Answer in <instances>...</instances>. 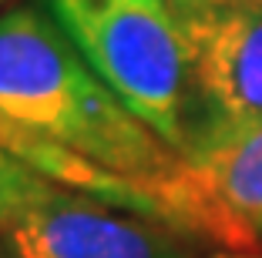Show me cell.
Instances as JSON below:
<instances>
[{
	"mask_svg": "<svg viewBox=\"0 0 262 258\" xmlns=\"http://www.w3.org/2000/svg\"><path fill=\"white\" fill-rule=\"evenodd\" d=\"M0 145L57 188L215 245H252L182 154L131 111L34 7L0 14Z\"/></svg>",
	"mask_w": 262,
	"mask_h": 258,
	"instance_id": "1",
	"label": "cell"
},
{
	"mask_svg": "<svg viewBox=\"0 0 262 258\" xmlns=\"http://www.w3.org/2000/svg\"><path fill=\"white\" fill-rule=\"evenodd\" d=\"M88 67L171 145L185 148L188 51L171 0H44Z\"/></svg>",
	"mask_w": 262,
	"mask_h": 258,
	"instance_id": "2",
	"label": "cell"
},
{
	"mask_svg": "<svg viewBox=\"0 0 262 258\" xmlns=\"http://www.w3.org/2000/svg\"><path fill=\"white\" fill-rule=\"evenodd\" d=\"M188 51L182 158L262 124V4L178 7Z\"/></svg>",
	"mask_w": 262,
	"mask_h": 258,
	"instance_id": "3",
	"label": "cell"
},
{
	"mask_svg": "<svg viewBox=\"0 0 262 258\" xmlns=\"http://www.w3.org/2000/svg\"><path fill=\"white\" fill-rule=\"evenodd\" d=\"M17 258H199V238L178 228L54 188L0 235Z\"/></svg>",
	"mask_w": 262,
	"mask_h": 258,
	"instance_id": "4",
	"label": "cell"
},
{
	"mask_svg": "<svg viewBox=\"0 0 262 258\" xmlns=\"http://www.w3.org/2000/svg\"><path fill=\"white\" fill-rule=\"evenodd\" d=\"M185 161L225 215L262 235V124L199 148Z\"/></svg>",
	"mask_w": 262,
	"mask_h": 258,
	"instance_id": "5",
	"label": "cell"
},
{
	"mask_svg": "<svg viewBox=\"0 0 262 258\" xmlns=\"http://www.w3.org/2000/svg\"><path fill=\"white\" fill-rule=\"evenodd\" d=\"M54 188V181H47L44 175H37L0 145V235L14 221H20L34 205H40Z\"/></svg>",
	"mask_w": 262,
	"mask_h": 258,
	"instance_id": "6",
	"label": "cell"
},
{
	"mask_svg": "<svg viewBox=\"0 0 262 258\" xmlns=\"http://www.w3.org/2000/svg\"><path fill=\"white\" fill-rule=\"evenodd\" d=\"M175 7H199V4H225V0H171Z\"/></svg>",
	"mask_w": 262,
	"mask_h": 258,
	"instance_id": "7",
	"label": "cell"
},
{
	"mask_svg": "<svg viewBox=\"0 0 262 258\" xmlns=\"http://www.w3.org/2000/svg\"><path fill=\"white\" fill-rule=\"evenodd\" d=\"M0 258H17V255H14V251H7V248H4V242H0Z\"/></svg>",
	"mask_w": 262,
	"mask_h": 258,
	"instance_id": "8",
	"label": "cell"
},
{
	"mask_svg": "<svg viewBox=\"0 0 262 258\" xmlns=\"http://www.w3.org/2000/svg\"><path fill=\"white\" fill-rule=\"evenodd\" d=\"M215 258H255V255H215Z\"/></svg>",
	"mask_w": 262,
	"mask_h": 258,
	"instance_id": "9",
	"label": "cell"
},
{
	"mask_svg": "<svg viewBox=\"0 0 262 258\" xmlns=\"http://www.w3.org/2000/svg\"><path fill=\"white\" fill-rule=\"evenodd\" d=\"M4 7H7V0H0V10H4Z\"/></svg>",
	"mask_w": 262,
	"mask_h": 258,
	"instance_id": "10",
	"label": "cell"
},
{
	"mask_svg": "<svg viewBox=\"0 0 262 258\" xmlns=\"http://www.w3.org/2000/svg\"><path fill=\"white\" fill-rule=\"evenodd\" d=\"M255 4H262V0H255Z\"/></svg>",
	"mask_w": 262,
	"mask_h": 258,
	"instance_id": "11",
	"label": "cell"
}]
</instances>
